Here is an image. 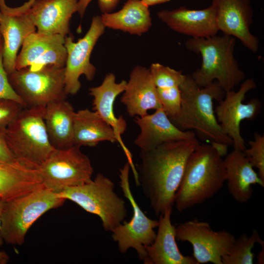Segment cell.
I'll list each match as a JSON object with an SVG mask.
<instances>
[{
  "instance_id": "obj_1",
  "label": "cell",
  "mask_w": 264,
  "mask_h": 264,
  "mask_svg": "<svg viewBox=\"0 0 264 264\" xmlns=\"http://www.w3.org/2000/svg\"><path fill=\"white\" fill-rule=\"evenodd\" d=\"M199 144L194 137L165 143L150 150H140L137 185L141 187L156 216L174 204L187 160Z\"/></svg>"
},
{
  "instance_id": "obj_2",
  "label": "cell",
  "mask_w": 264,
  "mask_h": 264,
  "mask_svg": "<svg viewBox=\"0 0 264 264\" xmlns=\"http://www.w3.org/2000/svg\"><path fill=\"white\" fill-rule=\"evenodd\" d=\"M179 88L181 103L179 114L170 119L182 131L194 130L202 140L221 142L233 146L232 140L222 130L217 121L213 101L220 102L225 92L214 81L204 87H199L191 75H185Z\"/></svg>"
},
{
  "instance_id": "obj_3",
  "label": "cell",
  "mask_w": 264,
  "mask_h": 264,
  "mask_svg": "<svg viewBox=\"0 0 264 264\" xmlns=\"http://www.w3.org/2000/svg\"><path fill=\"white\" fill-rule=\"evenodd\" d=\"M225 181L223 159L210 144H199L189 157L174 204L180 212L212 197Z\"/></svg>"
},
{
  "instance_id": "obj_4",
  "label": "cell",
  "mask_w": 264,
  "mask_h": 264,
  "mask_svg": "<svg viewBox=\"0 0 264 264\" xmlns=\"http://www.w3.org/2000/svg\"><path fill=\"white\" fill-rule=\"evenodd\" d=\"M235 45V38L225 34L187 40V49L201 56L200 67L191 75L198 87H204L216 81L226 92L234 90L243 81L245 73L234 55Z\"/></svg>"
},
{
  "instance_id": "obj_5",
  "label": "cell",
  "mask_w": 264,
  "mask_h": 264,
  "mask_svg": "<svg viewBox=\"0 0 264 264\" xmlns=\"http://www.w3.org/2000/svg\"><path fill=\"white\" fill-rule=\"evenodd\" d=\"M44 109L43 106L24 108L4 130L8 146L17 159L36 169L55 150L47 132Z\"/></svg>"
},
{
  "instance_id": "obj_6",
  "label": "cell",
  "mask_w": 264,
  "mask_h": 264,
  "mask_svg": "<svg viewBox=\"0 0 264 264\" xmlns=\"http://www.w3.org/2000/svg\"><path fill=\"white\" fill-rule=\"evenodd\" d=\"M66 200L43 187L6 201L0 226V237L9 244L21 245L28 229L44 214L61 206Z\"/></svg>"
},
{
  "instance_id": "obj_7",
  "label": "cell",
  "mask_w": 264,
  "mask_h": 264,
  "mask_svg": "<svg viewBox=\"0 0 264 264\" xmlns=\"http://www.w3.org/2000/svg\"><path fill=\"white\" fill-rule=\"evenodd\" d=\"M58 197L71 200L86 211L98 216L106 231H111L125 219L124 200L114 191V183L98 173L93 179L56 193Z\"/></svg>"
},
{
  "instance_id": "obj_8",
  "label": "cell",
  "mask_w": 264,
  "mask_h": 264,
  "mask_svg": "<svg viewBox=\"0 0 264 264\" xmlns=\"http://www.w3.org/2000/svg\"><path fill=\"white\" fill-rule=\"evenodd\" d=\"M65 67L50 65L32 71L16 70L8 75L9 82L26 107L43 106L66 99Z\"/></svg>"
},
{
  "instance_id": "obj_9",
  "label": "cell",
  "mask_w": 264,
  "mask_h": 264,
  "mask_svg": "<svg viewBox=\"0 0 264 264\" xmlns=\"http://www.w3.org/2000/svg\"><path fill=\"white\" fill-rule=\"evenodd\" d=\"M80 147L55 149L38 168L45 188L57 193L91 179L93 168Z\"/></svg>"
},
{
  "instance_id": "obj_10",
  "label": "cell",
  "mask_w": 264,
  "mask_h": 264,
  "mask_svg": "<svg viewBox=\"0 0 264 264\" xmlns=\"http://www.w3.org/2000/svg\"><path fill=\"white\" fill-rule=\"evenodd\" d=\"M130 168L129 163L126 162L119 169V177L124 196L132 207L133 216L130 221L122 223L111 232L112 239L117 242L120 252L125 253L132 248L137 252L139 259L143 261L146 256L145 247L151 245L155 238L154 229L157 227L158 220L146 216L135 200L130 186Z\"/></svg>"
},
{
  "instance_id": "obj_11",
  "label": "cell",
  "mask_w": 264,
  "mask_h": 264,
  "mask_svg": "<svg viewBox=\"0 0 264 264\" xmlns=\"http://www.w3.org/2000/svg\"><path fill=\"white\" fill-rule=\"evenodd\" d=\"M257 87L254 79L243 81L237 91L225 92L224 98L215 110L218 122L224 132L233 141L234 150L243 151L245 142L240 131V124L243 120H253L260 113L262 104L258 98H253L243 103L246 94Z\"/></svg>"
},
{
  "instance_id": "obj_12",
  "label": "cell",
  "mask_w": 264,
  "mask_h": 264,
  "mask_svg": "<svg viewBox=\"0 0 264 264\" xmlns=\"http://www.w3.org/2000/svg\"><path fill=\"white\" fill-rule=\"evenodd\" d=\"M176 233V239L191 244L198 264H222V257L228 254L236 239L229 232L214 231L208 222L196 219L179 224Z\"/></svg>"
},
{
  "instance_id": "obj_13",
  "label": "cell",
  "mask_w": 264,
  "mask_h": 264,
  "mask_svg": "<svg viewBox=\"0 0 264 264\" xmlns=\"http://www.w3.org/2000/svg\"><path fill=\"white\" fill-rule=\"evenodd\" d=\"M105 26L101 16L93 17L90 26L82 38L74 42L71 36L65 38V46L67 58L65 66V91L66 95L76 94L81 88L79 77L84 75L92 81L96 72L95 67L90 62L91 52L100 36L104 33Z\"/></svg>"
},
{
  "instance_id": "obj_14",
  "label": "cell",
  "mask_w": 264,
  "mask_h": 264,
  "mask_svg": "<svg viewBox=\"0 0 264 264\" xmlns=\"http://www.w3.org/2000/svg\"><path fill=\"white\" fill-rule=\"evenodd\" d=\"M65 38L58 34L31 33L24 41L17 56L16 70L28 68L36 71L50 65L65 67L67 58Z\"/></svg>"
},
{
  "instance_id": "obj_15",
  "label": "cell",
  "mask_w": 264,
  "mask_h": 264,
  "mask_svg": "<svg viewBox=\"0 0 264 264\" xmlns=\"http://www.w3.org/2000/svg\"><path fill=\"white\" fill-rule=\"evenodd\" d=\"M219 31L237 38L253 53L259 48V41L252 34L250 26L253 12L250 0H212Z\"/></svg>"
},
{
  "instance_id": "obj_16",
  "label": "cell",
  "mask_w": 264,
  "mask_h": 264,
  "mask_svg": "<svg viewBox=\"0 0 264 264\" xmlns=\"http://www.w3.org/2000/svg\"><path fill=\"white\" fill-rule=\"evenodd\" d=\"M114 74L110 73L105 77L102 84L89 89V94L93 98V108L96 112L114 130L117 137V142L121 146L128 159L133 174L136 172L132 155L122 141L121 135L127 128V123L122 116L116 117L114 113V103L117 96L125 89L127 81L116 82Z\"/></svg>"
},
{
  "instance_id": "obj_17",
  "label": "cell",
  "mask_w": 264,
  "mask_h": 264,
  "mask_svg": "<svg viewBox=\"0 0 264 264\" xmlns=\"http://www.w3.org/2000/svg\"><path fill=\"white\" fill-rule=\"evenodd\" d=\"M78 0H36L22 14L28 16L37 32L66 37L69 32L70 20L77 11Z\"/></svg>"
},
{
  "instance_id": "obj_18",
  "label": "cell",
  "mask_w": 264,
  "mask_h": 264,
  "mask_svg": "<svg viewBox=\"0 0 264 264\" xmlns=\"http://www.w3.org/2000/svg\"><path fill=\"white\" fill-rule=\"evenodd\" d=\"M134 121L140 129L134 143L140 150H150L165 143L196 137L193 131L176 127L162 108L151 114L136 116Z\"/></svg>"
},
{
  "instance_id": "obj_19",
  "label": "cell",
  "mask_w": 264,
  "mask_h": 264,
  "mask_svg": "<svg viewBox=\"0 0 264 264\" xmlns=\"http://www.w3.org/2000/svg\"><path fill=\"white\" fill-rule=\"evenodd\" d=\"M123 92L121 102L131 117L143 116L149 110L162 108L149 68L134 67Z\"/></svg>"
},
{
  "instance_id": "obj_20",
  "label": "cell",
  "mask_w": 264,
  "mask_h": 264,
  "mask_svg": "<svg viewBox=\"0 0 264 264\" xmlns=\"http://www.w3.org/2000/svg\"><path fill=\"white\" fill-rule=\"evenodd\" d=\"M157 16L174 31L191 38H206L217 35L219 31L215 10L212 5L198 10L184 7L164 10L158 12Z\"/></svg>"
},
{
  "instance_id": "obj_21",
  "label": "cell",
  "mask_w": 264,
  "mask_h": 264,
  "mask_svg": "<svg viewBox=\"0 0 264 264\" xmlns=\"http://www.w3.org/2000/svg\"><path fill=\"white\" fill-rule=\"evenodd\" d=\"M173 207L167 208L159 216L157 232L154 242L145 247V264H198L193 257L180 252L176 239V227L172 224Z\"/></svg>"
},
{
  "instance_id": "obj_22",
  "label": "cell",
  "mask_w": 264,
  "mask_h": 264,
  "mask_svg": "<svg viewBox=\"0 0 264 264\" xmlns=\"http://www.w3.org/2000/svg\"><path fill=\"white\" fill-rule=\"evenodd\" d=\"M223 159L225 181L230 194L237 202L243 203L252 197V185L258 184L264 187L263 180L253 169L243 151L234 150Z\"/></svg>"
},
{
  "instance_id": "obj_23",
  "label": "cell",
  "mask_w": 264,
  "mask_h": 264,
  "mask_svg": "<svg viewBox=\"0 0 264 264\" xmlns=\"http://www.w3.org/2000/svg\"><path fill=\"white\" fill-rule=\"evenodd\" d=\"M36 29L26 14L12 15L0 11L3 64L8 75L16 70L18 51L26 38L35 32Z\"/></svg>"
},
{
  "instance_id": "obj_24",
  "label": "cell",
  "mask_w": 264,
  "mask_h": 264,
  "mask_svg": "<svg viewBox=\"0 0 264 264\" xmlns=\"http://www.w3.org/2000/svg\"><path fill=\"white\" fill-rule=\"evenodd\" d=\"M75 111L66 99L52 102L45 107L44 121L49 141L55 149L74 145Z\"/></svg>"
},
{
  "instance_id": "obj_25",
  "label": "cell",
  "mask_w": 264,
  "mask_h": 264,
  "mask_svg": "<svg viewBox=\"0 0 264 264\" xmlns=\"http://www.w3.org/2000/svg\"><path fill=\"white\" fill-rule=\"evenodd\" d=\"M43 187L38 169L20 161L0 165V197L4 201Z\"/></svg>"
},
{
  "instance_id": "obj_26",
  "label": "cell",
  "mask_w": 264,
  "mask_h": 264,
  "mask_svg": "<svg viewBox=\"0 0 264 264\" xmlns=\"http://www.w3.org/2000/svg\"><path fill=\"white\" fill-rule=\"evenodd\" d=\"M74 145L94 147L102 141L117 142L113 129L95 111L88 109L75 112Z\"/></svg>"
},
{
  "instance_id": "obj_27",
  "label": "cell",
  "mask_w": 264,
  "mask_h": 264,
  "mask_svg": "<svg viewBox=\"0 0 264 264\" xmlns=\"http://www.w3.org/2000/svg\"><path fill=\"white\" fill-rule=\"evenodd\" d=\"M101 18L105 27L131 34L141 35L146 32L152 25L148 6L141 0H128L119 11L104 13Z\"/></svg>"
},
{
  "instance_id": "obj_28",
  "label": "cell",
  "mask_w": 264,
  "mask_h": 264,
  "mask_svg": "<svg viewBox=\"0 0 264 264\" xmlns=\"http://www.w3.org/2000/svg\"><path fill=\"white\" fill-rule=\"evenodd\" d=\"M256 243L261 245L264 244L257 230L254 229L250 237L242 234L235 239L228 254L222 257V264H253L254 255L251 250Z\"/></svg>"
},
{
  "instance_id": "obj_29",
  "label": "cell",
  "mask_w": 264,
  "mask_h": 264,
  "mask_svg": "<svg viewBox=\"0 0 264 264\" xmlns=\"http://www.w3.org/2000/svg\"><path fill=\"white\" fill-rule=\"evenodd\" d=\"M149 69L154 83L159 88L179 87L185 76L181 71L159 63L152 64Z\"/></svg>"
},
{
  "instance_id": "obj_30",
  "label": "cell",
  "mask_w": 264,
  "mask_h": 264,
  "mask_svg": "<svg viewBox=\"0 0 264 264\" xmlns=\"http://www.w3.org/2000/svg\"><path fill=\"white\" fill-rule=\"evenodd\" d=\"M158 96L163 109L171 119L176 116L181 109V96L179 87L157 88Z\"/></svg>"
},
{
  "instance_id": "obj_31",
  "label": "cell",
  "mask_w": 264,
  "mask_h": 264,
  "mask_svg": "<svg viewBox=\"0 0 264 264\" xmlns=\"http://www.w3.org/2000/svg\"><path fill=\"white\" fill-rule=\"evenodd\" d=\"M249 148L243 151L253 168L258 169L259 177L264 181V135L254 133V139L248 142Z\"/></svg>"
},
{
  "instance_id": "obj_32",
  "label": "cell",
  "mask_w": 264,
  "mask_h": 264,
  "mask_svg": "<svg viewBox=\"0 0 264 264\" xmlns=\"http://www.w3.org/2000/svg\"><path fill=\"white\" fill-rule=\"evenodd\" d=\"M24 108L13 100L0 98V128L5 129Z\"/></svg>"
},
{
  "instance_id": "obj_33",
  "label": "cell",
  "mask_w": 264,
  "mask_h": 264,
  "mask_svg": "<svg viewBox=\"0 0 264 264\" xmlns=\"http://www.w3.org/2000/svg\"><path fill=\"white\" fill-rule=\"evenodd\" d=\"M0 98L16 101L26 108V105L11 85L3 64L2 50L0 49Z\"/></svg>"
},
{
  "instance_id": "obj_34",
  "label": "cell",
  "mask_w": 264,
  "mask_h": 264,
  "mask_svg": "<svg viewBox=\"0 0 264 264\" xmlns=\"http://www.w3.org/2000/svg\"><path fill=\"white\" fill-rule=\"evenodd\" d=\"M4 129L0 128V165L12 164L17 161L6 140Z\"/></svg>"
},
{
  "instance_id": "obj_35",
  "label": "cell",
  "mask_w": 264,
  "mask_h": 264,
  "mask_svg": "<svg viewBox=\"0 0 264 264\" xmlns=\"http://www.w3.org/2000/svg\"><path fill=\"white\" fill-rule=\"evenodd\" d=\"M92 0H78L77 11L81 17L84 15L85 10ZM118 0H99V6L102 12L108 13L117 4Z\"/></svg>"
},
{
  "instance_id": "obj_36",
  "label": "cell",
  "mask_w": 264,
  "mask_h": 264,
  "mask_svg": "<svg viewBox=\"0 0 264 264\" xmlns=\"http://www.w3.org/2000/svg\"><path fill=\"white\" fill-rule=\"evenodd\" d=\"M36 0H28L22 5L17 7H10L5 3L0 4V11L3 13L16 15L22 14L26 11Z\"/></svg>"
},
{
  "instance_id": "obj_37",
  "label": "cell",
  "mask_w": 264,
  "mask_h": 264,
  "mask_svg": "<svg viewBox=\"0 0 264 264\" xmlns=\"http://www.w3.org/2000/svg\"><path fill=\"white\" fill-rule=\"evenodd\" d=\"M210 144L217 154L221 157H224L227 154L228 150L227 144L216 141L211 142Z\"/></svg>"
},
{
  "instance_id": "obj_38",
  "label": "cell",
  "mask_w": 264,
  "mask_h": 264,
  "mask_svg": "<svg viewBox=\"0 0 264 264\" xmlns=\"http://www.w3.org/2000/svg\"><path fill=\"white\" fill-rule=\"evenodd\" d=\"M4 243L3 240L0 237V247ZM9 257L8 254L4 251H0V264H5L8 260Z\"/></svg>"
},
{
  "instance_id": "obj_39",
  "label": "cell",
  "mask_w": 264,
  "mask_h": 264,
  "mask_svg": "<svg viewBox=\"0 0 264 264\" xmlns=\"http://www.w3.org/2000/svg\"><path fill=\"white\" fill-rule=\"evenodd\" d=\"M147 6L167 2L170 0H141Z\"/></svg>"
},
{
  "instance_id": "obj_40",
  "label": "cell",
  "mask_w": 264,
  "mask_h": 264,
  "mask_svg": "<svg viewBox=\"0 0 264 264\" xmlns=\"http://www.w3.org/2000/svg\"><path fill=\"white\" fill-rule=\"evenodd\" d=\"M262 249L259 252L257 259L258 260V264H264V244L261 245Z\"/></svg>"
},
{
  "instance_id": "obj_41",
  "label": "cell",
  "mask_w": 264,
  "mask_h": 264,
  "mask_svg": "<svg viewBox=\"0 0 264 264\" xmlns=\"http://www.w3.org/2000/svg\"><path fill=\"white\" fill-rule=\"evenodd\" d=\"M5 202V201H4L1 197H0V226L1 224V215L4 208Z\"/></svg>"
},
{
  "instance_id": "obj_42",
  "label": "cell",
  "mask_w": 264,
  "mask_h": 264,
  "mask_svg": "<svg viewBox=\"0 0 264 264\" xmlns=\"http://www.w3.org/2000/svg\"><path fill=\"white\" fill-rule=\"evenodd\" d=\"M2 46H3V40L2 36L1 34L0 30V49L2 50Z\"/></svg>"
},
{
  "instance_id": "obj_43",
  "label": "cell",
  "mask_w": 264,
  "mask_h": 264,
  "mask_svg": "<svg viewBox=\"0 0 264 264\" xmlns=\"http://www.w3.org/2000/svg\"><path fill=\"white\" fill-rule=\"evenodd\" d=\"M4 2H5V0H0V3H2Z\"/></svg>"
}]
</instances>
